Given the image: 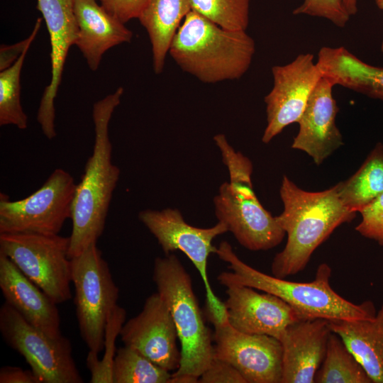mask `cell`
<instances>
[{"label":"cell","instance_id":"6da1fadb","mask_svg":"<svg viewBox=\"0 0 383 383\" xmlns=\"http://www.w3.org/2000/svg\"><path fill=\"white\" fill-rule=\"evenodd\" d=\"M283 211L276 219L287 235L284 249L274 256L272 274L286 278L305 269L316 249L355 213L341 201L337 185L321 192H308L284 175L279 190Z\"/></svg>","mask_w":383,"mask_h":383},{"label":"cell","instance_id":"7a4b0ae2","mask_svg":"<svg viewBox=\"0 0 383 383\" xmlns=\"http://www.w3.org/2000/svg\"><path fill=\"white\" fill-rule=\"evenodd\" d=\"M123 91L120 87L93 105L94 143L74 196L68 254L70 259L96 243L104 230L112 195L120 176L119 168L112 162L109 125Z\"/></svg>","mask_w":383,"mask_h":383},{"label":"cell","instance_id":"3957f363","mask_svg":"<svg viewBox=\"0 0 383 383\" xmlns=\"http://www.w3.org/2000/svg\"><path fill=\"white\" fill-rule=\"evenodd\" d=\"M216 254L228 264L230 272H223L217 279L223 286L237 284L277 296L287 302L301 319H365L374 316L376 311L370 301L353 303L335 292L330 280L331 268L321 263L314 279L297 282L263 273L241 260L227 241H222Z\"/></svg>","mask_w":383,"mask_h":383},{"label":"cell","instance_id":"277c9868","mask_svg":"<svg viewBox=\"0 0 383 383\" xmlns=\"http://www.w3.org/2000/svg\"><path fill=\"white\" fill-rule=\"evenodd\" d=\"M255 43L245 30L223 28L191 11L169 53L178 66L204 83L240 79L248 70Z\"/></svg>","mask_w":383,"mask_h":383},{"label":"cell","instance_id":"5b68a950","mask_svg":"<svg viewBox=\"0 0 383 383\" xmlns=\"http://www.w3.org/2000/svg\"><path fill=\"white\" fill-rule=\"evenodd\" d=\"M152 279L170 309L180 343V364L172 374L170 383L198 382L215 352L192 279L177 257L170 253L155 258Z\"/></svg>","mask_w":383,"mask_h":383},{"label":"cell","instance_id":"8992f818","mask_svg":"<svg viewBox=\"0 0 383 383\" xmlns=\"http://www.w3.org/2000/svg\"><path fill=\"white\" fill-rule=\"evenodd\" d=\"M213 140L230 177V182L223 183L213 198L218 221L224 223L238 242L250 250H267L277 246L286 233L253 191L251 161L236 152L225 135L217 134Z\"/></svg>","mask_w":383,"mask_h":383},{"label":"cell","instance_id":"52a82bcc","mask_svg":"<svg viewBox=\"0 0 383 383\" xmlns=\"http://www.w3.org/2000/svg\"><path fill=\"white\" fill-rule=\"evenodd\" d=\"M138 218L155 237L165 255L180 250L193 263L205 287L209 321L213 326L227 322L225 303L215 295L207 270L209 257L216 253L217 248L212 242L218 235L228 231L227 226L218 221L210 228H197L187 223L178 209L171 208L143 210L139 213Z\"/></svg>","mask_w":383,"mask_h":383},{"label":"cell","instance_id":"ba28073f","mask_svg":"<svg viewBox=\"0 0 383 383\" xmlns=\"http://www.w3.org/2000/svg\"><path fill=\"white\" fill-rule=\"evenodd\" d=\"M71 265L80 335L89 351L99 355L104 350L107 321L118 305L119 289L96 243L72 257Z\"/></svg>","mask_w":383,"mask_h":383},{"label":"cell","instance_id":"9c48e42d","mask_svg":"<svg viewBox=\"0 0 383 383\" xmlns=\"http://www.w3.org/2000/svg\"><path fill=\"white\" fill-rule=\"evenodd\" d=\"M70 236L59 234L0 233V254L57 304L71 299Z\"/></svg>","mask_w":383,"mask_h":383},{"label":"cell","instance_id":"30bf717a","mask_svg":"<svg viewBox=\"0 0 383 383\" xmlns=\"http://www.w3.org/2000/svg\"><path fill=\"white\" fill-rule=\"evenodd\" d=\"M76 187L72 174L57 168L24 199L11 201L1 192L0 233L59 234L71 218Z\"/></svg>","mask_w":383,"mask_h":383},{"label":"cell","instance_id":"8fae6325","mask_svg":"<svg viewBox=\"0 0 383 383\" xmlns=\"http://www.w3.org/2000/svg\"><path fill=\"white\" fill-rule=\"evenodd\" d=\"M0 332L21 355L40 383H82L70 340L52 338L31 325L10 305L0 308Z\"/></svg>","mask_w":383,"mask_h":383},{"label":"cell","instance_id":"7c38bea8","mask_svg":"<svg viewBox=\"0 0 383 383\" xmlns=\"http://www.w3.org/2000/svg\"><path fill=\"white\" fill-rule=\"evenodd\" d=\"M311 53L299 54L291 62L272 68L273 87L265 96L267 126L262 141L270 143L287 126L297 123L323 77Z\"/></svg>","mask_w":383,"mask_h":383},{"label":"cell","instance_id":"4fadbf2b","mask_svg":"<svg viewBox=\"0 0 383 383\" xmlns=\"http://www.w3.org/2000/svg\"><path fill=\"white\" fill-rule=\"evenodd\" d=\"M214 329L215 357L231 364L247 383H281L282 350L278 339L240 332L228 322Z\"/></svg>","mask_w":383,"mask_h":383},{"label":"cell","instance_id":"5bb4252c","mask_svg":"<svg viewBox=\"0 0 383 383\" xmlns=\"http://www.w3.org/2000/svg\"><path fill=\"white\" fill-rule=\"evenodd\" d=\"M125 345L132 347L163 369L176 371L181 353L170 309L158 292L150 295L142 311L125 322L120 332Z\"/></svg>","mask_w":383,"mask_h":383},{"label":"cell","instance_id":"9a60e30c","mask_svg":"<svg viewBox=\"0 0 383 383\" xmlns=\"http://www.w3.org/2000/svg\"><path fill=\"white\" fill-rule=\"evenodd\" d=\"M37 1V9L45 22L51 46V79L43 93L37 121L44 135L52 140L56 136L55 99L68 51L75 44L78 28L73 0Z\"/></svg>","mask_w":383,"mask_h":383},{"label":"cell","instance_id":"2e32d148","mask_svg":"<svg viewBox=\"0 0 383 383\" xmlns=\"http://www.w3.org/2000/svg\"><path fill=\"white\" fill-rule=\"evenodd\" d=\"M226 287L228 322L240 332L267 335L279 340L288 326L301 320L292 306L277 296L259 293L241 284Z\"/></svg>","mask_w":383,"mask_h":383},{"label":"cell","instance_id":"e0dca14e","mask_svg":"<svg viewBox=\"0 0 383 383\" xmlns=\"http://www.w3.org/2000/svg\"><path fill=\"white\" fill-rule=\"evenodd\" d=\"M334 86L323 76L318 81L297 122L299 131L292 144V148L305 152L318 165L343 145L335 123L338 108L333 96Z\"/></svg>","mask_w":383,"mask_h":383},{"label":"cell","instance_id":"ac0fdd59","mask_svg":"<svg viewBox=\"0 0 383 383\" xmlns=\"http://www.w3.org/2000/svg\"><path fill=\"white\" fill-rule=\"evenodd\" d=\"M328 321L301 319L288 326L281 343V383H313L325 357L331 333Z\"/></svg>","mask_w":383,"mask_h":383},{"label":"cell","instance_id":"d6986e66","mask_svg":"<svg viewBox=\"0 0 383 383\" xmlns=\"http://www.w3.org/2000/svg\"><path fill=\"white\" fill-rule=\"evenodd\" d=\"M0 289L5 302L31 325L52 338L62 336L57 304L0 254Z\"/></svg>","mask_w":383,"mask_h":383},{"label":"cell","instance_id":"ffe728a7","mask_svg":"<svg viewBox=\"0 0 383 383\" xmlns=\"http://www.w3.org/2000/svg\"><path fill=\"white\" fill-rule=\"evenodd\" d=\"M73 9L78 28L74 45L91 70L98 69L108 50L131 41L132 31L96 0H73Z\"/></svg>","mask_w":383,"mask_h":383},{"label":"cell","instance_id":"44dd1931","mask_svg":"<svg viewBox=\"0 0 383 383\" xmlns=\"http://www.w3.org/2000/svg\"><path fill=\"white\" fill-rule=\"evenodd\" d=\"M362 366L372 383H383V304L374 317L365 319L328 321Z\"/></svg>","mask_w":383,"mask_h":383},{"label":"cell","instance_id":"7402d4cb","mask_svg":"<svg viewBox=\"0 0 383 383\" xmlns=\"http://www.w3.org/2000/svg\"><path fill=\"white\" fill-rule=\"evenodd\" d=\"M191 11L190 0H145L138 19L148 34L156 74L163 71L173 38Z\"/></svg>","mask_w":383,"mask_h":383},{"label":"cell","instance_id":"603a6c76","mask_svg":"<svg viewBox=\"0 0 383 383\" xmlns=\"http://www.w3.org/2000/svg\"><path fill=\"white\" fill-rule=\"evenodd\" d=\"M339 196L350 211L357 212L383 192V145L378 143L358 170L336 184Z\"/></svg>","mask_w":383,"mask_h":383},{"label":"cell","instance_id":"cb8c5ba5","mask_svg":"<svg viewBox=\"0 0 383 383\" xmlns=\"http://www.w3.org/2000/svg\"><path fill=\"white\" fill-rule=\"evenodd\" d=\"M315 382L372 383V381L340 337L331 332Z\"/></svg>","mask_w":383,"mask_h":383},{"label":"cell","instance_id":"d4e9b609","mask_svg":"<svg viewBox=\"0 0 383 383\" xmlns=\"http://www.w3.org/2000/svg\"><path fill=\"white\" fill-rule=\"evenodd\" d=\"M113 383H170L172 374L136 349L119 348L113 361Z\"/></svg>","mask_w":383,"mask_h":383},{"label":"cell","instance_id":"484cf974","mask_svg":"<svg viewBox=\"0 0 383 383\" xmlns=\"http://www.w3.org/2000/svg\"><path fill=\"white\" fill-rule=\"evenodd\" d=\"M30 47L9 67L0 72V126L13 125L24 130L28 116L21 104V72Z\"/></svg>","mask_w":383,"mask_h":383},{"label":"cell","instance_id":"4316f807","mask_svg":"<svg viewBox=\"0 0 383 383\" xmlns=\"http://www.w3.org/2000/svg\"><path fill=\"white\" fill-rule=\"evenodd\" d=\"M126 317L125 309L117 305L107 321L104 339V355L99 359L98 355L89 351L87 367L91 373V383H113L112 372L116 354V338Z\"/></svg>","mask_w":383,"mask_h":383},{"label":"cell","instance_id":"83f0119b","mask_svg":"<svg viewBox=\"0 0 383 383\" xmlns=\"http://www.w3.org/2000/svg\"><path fill=\"white\" fill-rule=\"evenodd\" d=\"M192 11L223 28L246 30L250 0H190Z\"/></svg>","mask_w":383,"mask_h":383},{"label":"cell","instance_id":"f1b7e54d","mask_svg":"<svg viewBox=\"0 0 383 383\" xmlns=\"http://www.w3.org/2000/svg\"><path fill=\"white\" fill-rule=\"evenodd\" d=\"M339 82L343 87L383 101V68L369 65L356 56L343 65Z\"/></svg>","mask_w":383,"mask_h":383},{"label":"cell","instance_id":"f546056e","mask_svg":"<svg viewBox=\"0 0 383 383\" xmlns=\"http://www.w3.org/2000/svg\"><path fill=\"white\" fill-rule=\"evenodd\" d=\"M293 14L324 18L340 28L345 27L350 17L344 0H304Z\"/></svg>","mask_w":383,"mask_h":383},{"label":"cell","instance_id":"4dcf8cb0","mask_svg":"<svg viewBox=\"0 0 383 383\" xmlns=\"http://www.w3.org/2000/svg\"><path fill=\"white\" fill-rule=\"evenodd\" d=\"M359 212L362 220L355 230L363 237L383 245V192Z\"/></svg>","mask_w":383,"mask_h":383},{"label":"cell","instance_id":"1f68e13d","mask_svg":"<svg viewBox=\"0 0 383 383\" xmlns=\"http://www.w3.org/2000/svg\"><path fill=\"white\" fill-rule=\"evenodd\" d=\"M201 383H247L240 372L229 362L215 357L199 377Z\"/></svg>","mask_w":383,"mask_h":383},{"label":"cell","instance_id":"d6a6232c","mask_svg":"<svg viewBox=\"0 0 383 383\" xmlns=\"http://www.w3.org/2000/svg\"><path fill=\"white\" fill-rule=\"evenodd\" d=\"M111 14L126 23L138 18L145 0H99Z\"/></svg>","mask_w":383,"mask_h":383},{"label":"cell","instance_id":"836d02e7","mask_svg":"<svg viewBox=\"0 0 383 383\" xmlns=\"http://www.w3.org/2000/svg\"><path fill=\"white\" fill-rule=\"evenodd\" d=\"M41 18H38L30 35L17 43L11 45H1L0 49V71L11 66L21 56L23 52L34 40L40 27Z\"/></svg>","mask_w":383,"mask_h":383},{"label":"cell","instance_id":"e575fe53","mask_svg":"<svg viewBox=\"0 0 383 383\" xmlns=\"http://www.w3.org/2000/svg\"><path fill=\"white\" fill-rule=\"evenodd\" d=\"M0 383H40L31 370L4 366L0 370Z\"/></svg>","mask_w":383,"mask_h":383},{"label":"cell","instance_id":"d590c367","mask_svg":"<svg viewBox=\"0 0 383 383\" xmlns=\"http://www.w3.org/2000/svg\"><path fill=\"white\" fill-rule=\"evenodd\" d=\"M344 4L350 16L357 13V0H344Z\"/></svg>","mask_w":383,"mask_h":383},{"label":"cell","instance_id":"8d00e7d4","mask_svg":"<svg viewBox=\"0 0 383 383\" xmlns=\"http://www.w3.org/2000/svg\"><path fill=\"white\" fill-rule=\"evenodd\" d=\"M375 1L379 9L383 11V0H375ZM381 50L383 52V37H382V45H381Z\"/></svg>","mask_w":383,"mask_h":383}]
</instances>
